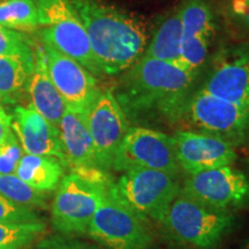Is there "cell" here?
Wrapping results in <instances>:
<instances>
[{"label":"cell","instance_id":"30","mask_svg":"<svg viewBox=\"0 0 249 249\" xmlns=\"http://www.w3.org/2000/svg\"><path fill=\"white\" fill-rule=\"evenodd\" d=\"M232 18L249 31V0H231Z\"/></svg>","mask_w":249,"mask_h":249},{"label":"cell","instance_id":"27","mask_svg":"<svg viewBox=\"0 0 249 249\" xmlns=\"http://www.w3.org/2000/svg\"><path fill=\"white\" fill-rule=\"evenodd\" d=\"M42 222L29 207L18 204L0 194V223H36Z\"/></svg>","mask_w":249,"mask_h":249},{"label":"cell","instance_id":"2","mask_svg":"<svg viewBox=\"0 0 249 249\" xmlns=\"http://www.w3.org/2000/svg\"><path fill=\"white\" fill-rule=\"evenodd\" d=\"M71 1L104 76L120 75L142 57L149 36L141 18L105 0Z\"/></svg>","mask_w":249,"mask_h":249},{"label":"cell","instance_id":"29","mask_svg":"<svg viewBox=\"0 0 249 249\" xmlns=\"http://www.w3.org/2000/svg\"><path fill=\"white\" fill-rule=\"evenodd\" d=\"M37 249H98L92 246L81 244V242L66 240V239L59 238V236H51L40 241Z\"/></svg>","mask_w":249,"mask_h":249},{"label":"cell","instance_id":"26","mask_svg":"<svg viewBox=\"0 0 249 249\" xmlns=\"http://www.w3.org/2000/svg\"><path fill=\"white\" fill-rule=\"evenodd\" d=\"M0 57H21L35 59V43L17 30L0 24Z\"/></svg>","mask_w":249,"mask_h":249},{"label":"cell","instance_id":"23","mask_svg":"<svg viewBox=\"0 0 249 249\" xmlns=\"http://www.w3.org/2000/svg\"><path fill=\"white\" fill-rule=\"evenodd\" d=\"M46 225L36 223H0V249H22L44 234Z\"/></svg>","mask_w":249,"mask_h":249},{"label":"cell","instance_id":"19","mask_svg":"<svg viewBox=\"0 0 249 249\" xmlns=\"http://www.w3.org/2000/svg\"><path fill=\"white\" fill-rule=\"evenodd\" d=\"M182 43V24L179 9L167 14L148 42L142 57L176 64L180 57Z\"/></svg>","mask_w":249,"mask_h":249},{"label":"cell","instance_id":"15","mask_svg":"<svg viewBox=\"0 0 249 249\" xmlns=\"http://www.w3.org/2000/svg\"><path fill=\"white\" fill-rule=\"evenodd\" d=\"M11 116L12 129L18 136L24 154L51 156L66 166L58 127L40 116L30 104L28 107L17 105Z\"/></svg>","mask_w":249,"mask_h":249},{"label":"cell","instance_id":"8","mask_svg":"<svg viewBox=\"0 0 249 249\" xmlns=\"http://www.w3.org/2000/svg\"><path fill=\"white\" fill-rule=\"evenodd\" d=\"M112 169L158 170L176 176L179 172L173 136L142 126H132L114 156Z\"/></svg>","mask_w":249,"mask_h":249},{"label":"cell","instance_id":"22","mask_svg":"<svg viewBox=\"0 0 249 249\" xmlns=\"http://www.w3.org/2000/svg\"><path fill=\"white\" fill-rule=\"evenodd\" d=\"M0 24L22 33L38 30V14L33 0H0Z\"/></svg>","mask_w":249,"mask_h":249},{"label":"cell","instance_id":"6","mask_svg":"<svg viewBox=\"0 0 249 249\" xmlns=\"http://www.w3.org/2000/svg\"><path fill=\"white\" fill-rule=\"evenodd\" d=\"M87 233L110 249H148L152 244L147 218L121 197L113 182L107 186Z\"/></svg>","mask_w":249,"mask_h":249},{"label":"cell","instance_id":"4","mask_svg":"<svg viewBox=\"0 0 249 249\" xmlns=\"http://www.w3.org/2000/svg\"><path fill=\"white\" fill-rule=\"evenodd\" d=\"M38 14V37L43 44L80 62L96 77H104L86 29L71 0H33Z\"/></svg>","mask_w":249,"mask_h":249},{"label":"cell","instance_id":"5","mask_svg":"<svg viewBox=\"0 0 249 249\" xmlns=\"http://www.w3.org/2000/svg\"><path fill=\"white\" fill-rule=\"evenodd\" d=\"M233 220L231 211L213 209L180 192L158 223L183 245L195 249H214Z\"/></svg>","mask_w":249,"mask_h":249},{"label":"cell","instance_id":"20","mask_svg":"<svg viewBox=\"0 0 249 249\" xmlns=\"http://www.w3.org/2000/svg\"><path fill=\"white\" fill-rule=\"evenodd\" d=\"M35 59L0 57V103H15L26 92Z\"/></svg>","mask_w":249,"mask_h":249},{"label":"cell","instance_id":"14","mask_svg":"<svg viewBox=\"0 0 249 249\" xmlns=\"http://www.w3.org/2000/svg\"><path fill=\"white\" fill-rule=\"evenodd\" d=\"M173 139L177 161L187 174L231 166L236 160L234 147L222 139L192 130H177Z\"/></svg>","mask_w":249,"mask_h":249},{"label":"cell","instance_id":"9","mask_svg":"<svg viewBox=\"0 0 249 249\" xmlns=\"http://www.w3.org/2000/svg\"><path fill=\"white\" fill-rule=\"evenodd\" d=\"M116 187L136 213L157 223L181 189L176 176L158 170L127 171Z\"/></svg>","mask_w":249,"mask_h":249},{"label":"cell","instance_id":"31","mask_svg":"<svg viewBox=\"0 0 249 249\" xmlns=\"http://www.w3.org/2000/svg\"><path fill=\"white\" fill-rule=\"evenodd\" d=\"M13 132L12 129V116L4 107L0 105V145L4 143L9 134Z\"/></svg>","mask_w":249,"mask_h":249},{"label":"cell","instance_id":"16","mask_svg":"<svg viewBox=\"0 0 249 249\" xmlns=\"http://www.w3.org/2000/svg\"><path fill=\"white\" fill-rule=\"evenodd\" d=\"M26 92L31 107L49 123L59 127L67 105L49 75L43 44L35 43V66L28 81Z\"/></svg>","mask_w":249,"mask_h":249},{"label":"cell","instance_id":"10","mask_svg":"<svg viewBox=\"0 0 249 249\" xmlns=\"http://www.w3.org/2000/svg\"><path fill=\"white\" fill-rule=\"evenodd\" d=\"M180 192L218 210L231 211L249 204L247 177L232 166L188 174Z\"/></svg>","mask_w":249,"mask_h":249},{"label":"cell","instance_id":"17","mask_svg":"<svg viewBox=\"0 0 249 249\" xmlns=\"http://www.w3.org/2000/svg\"><path fill=\"white\" fill-rule=\"evenodd\" d=\"M58 128L66 157V166L71 170L99 169L86 114L67 107Z\"/></svg>","mask_w":249,"mask_h":249},{"label":"cell","instance_id":"32","mask_svg":"<svg viewBox=\"0 0 249 249\" xmlns=\"http://www.w3.org/2000/svg\"><path fill=\"white\" fill-rule=\"evenodd\" d=\"M245 249H249V241L247 242V244H246V246H245Z\"/></svg>","mask_w":249,"mask_h":249},{"label":"cell","instance_id":"13","mask_svg":"<svg viewBox=\"0 0 249 249\" xmlns=\"http://www.w3.org/2000/svg\"><path fill=\"white\" fill-rule=\"evenodd\" d=\"M43 46L49 75L54 87L68 107L86 114L102 91L97 77L73 58L50 45Z\"/></svg>","mask_w":249,"mask_h":249},{"label":"cell","instance_id":"28","mask_svg":"<svg viewBox=\"0 0 249 249\" xmlns=\"http://www.w3.org/2000/svg\"><path fill=\"white\" fill-rule=\"evenodd\" d=\"M24 154L20 141L14 132L0 145V173L15 174L17 167Z\"/></svg>","mask_w":249,"mask_h":249},{"label":"cell","instance_id":"25","mask_svg":"<svg viewBox=\"0 0 249 249\" xmlns=\"http://www.w3.org/2000/svg\"><path fill=\"white\" fill-rule=\"evenodd\" d=\"M211 43V40L202 37L182 38L180 57L174 65L196 77L207 60Z\"/></svg>","mask_w":249,"mask_h":249},{"label":"cell","instance_id":"24","mask_svg":"<svg viewBox=\"0 0 249 249\" xmlns=\"http://www.w3.org/2000/svg\"><path fill=\"white\" fill-rule=\"evenodd\" d=\"M0 194L24 207H46V197H48L46 193L31 188L18 178L17 174L0 173Z\"/></svg>","mask_w":249,"mask_h":249},{"label":"cell","instance_id":"12","mask_svg":"<svg viewBox=\"0 0 249 249\" xmlns=\"http://www.w3.org/2000/svg\"><path fill=\"white\" fill-rule=\"evenodd\" d=\"M200 89L249 108V44L220 49L211 61L209 74Z\"/></svg>","mask_w":249,"mask_h":249},{"label":"cell","instance_id":"21","mask_svg":"<svg viewBox=\"0 0 249 249\" xmlns=\"http://www.w3.org/2000/svg\"><path fill=\"white\" fill-rule=\"evenodd\" d=\"M178 9L182 24V38L202 37L213 42L216 24L211 7L205 0H185Z\"/></svg>","mask_w":249,"mask_h":249},{"label":"cell","instance_id":"7","mask_svg":"<svg viewBox=\"0 0 249 249\" xmlns=\"http://www.w3.org/2000/svg\"><path fill=\"white\" fill-rule=\"evenodd\" d=\"M181 121L196 132L214 136L235 147L249 139V108L198 89L187 102Z\"/></svg>","mask_w":249,"mask_h":249},{"label":"cell","instance_id":"1","mask_svg":"<svg viewBox=\"0 0 249 249\" xmlns=\"http://www.w3.org/2000/svg\"><path fill=\"white\" fill-rule=\"evenodd\" d=\"M196 77L177 65L141 57L120 74L114 97L129 123L181 121Z\"/></svg>","mask_w":249,"mask_h":249},{"label":"cell","instance_id":"11","mask_svg":"<svg viewBox=\"0 0 249 249\" xmlns=\"http://www.w3.org/2000/svg\"><path fill=\"white\" fill-rule=\"evenodd\" d=\"M98 167L112 169L114 156L129 129L130 123L112 90H102L86 113Z\"/></svg>","mask_w":249,"mask_h":249},{"label":"cell","instance_id":"33","mask_svg":"<svg viewBox=\"0 0 249 249\" xmlns=\"http://www.w3.org/2000/svg\"><path fill=\"white\" fill-rule=\"evenodd\" d=\"M0 105H1V103H0Z\"/></svg>","mask_w":249,"mask_h":249},{"label":"cell","instance_id":"3","mask_svg":"<svg viewBox=\"0 0 249 249\" xmlns=\"http://www.w3.org/2000/svg\"><path fill=\"white\" fill-rule=\"evenodd\" d=\"M112 180L99 169H74L59 183L52 225L62 234H85Z\"/></svg>","mask_w":249,"mask_h":249},{"label":"cell","instance_id":"18","mask_svg":"<svg viewBox=\"0 0 249 249\" xmlns=\"http://www.w3.org/2000/svg\"><path fill=\"white\" fill-rule=\"evenodd\" d=\"M64 169V164L55 157L23 154L15 174L31 188L48 193L58 188Z\"/></svg>","mask_w":249,"mask_h":249}]
</instances>
